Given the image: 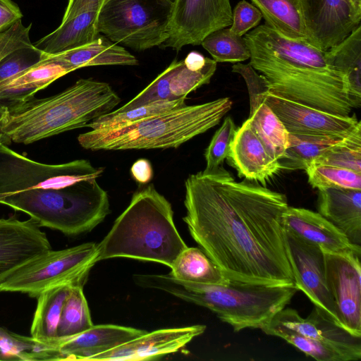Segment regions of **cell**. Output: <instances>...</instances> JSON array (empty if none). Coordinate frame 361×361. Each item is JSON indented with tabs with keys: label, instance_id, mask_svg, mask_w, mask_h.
Wrapping results in <instances>:
<instances>
[{
	"label": "cell",
	"instance_id": "6da1fadb",
	"mask_svg": "<svg viewBox=\"0 0 361 361\" xmlns=\"http://www.w3.org/2000/svg\"><path fill=\"white\" fill-rule=\"evenodd\" d=\"M183 217L200 248L229 279L295 285L286 244V195L236 181L223 166L185 181Z\"/></svg>",
	"mask_w": 361,
	"mask_h": 361
},
{
	"label": "cell",
	"instance_id": "7a4b0ae2",
	"mask_svg": "<svg viewBox=\"0 0 361 361\" xmlns=\"http://www.w3.org/2000/svg\"><path fill=\"white\" fill-rule=\"evenodd\" d=\"M243 38L249 63L267 78L271 92L332 114L350 115L344 78L329 64L325 51L286 37L266 23Z\"/></svg>",
	"mask_w": 361,
	"mask_h": 361
},
{
	"label": "cell",
	"instance_id": "3957f363",
	"mask_svg": "<svg viewBox=\"0 0 361 361\" xmlns=\"http://www.w3.org/2000/svg\"><path fill=\"white\" fill-rule=\"evenodd\" d=\"M138 286L162 290L209 309L238 332L262 329L290 303L295 285H272L229 279L226 285L187 282L169 274H135Z\"/></svg>",
	"mask_w": 361,
	"mask_h": 361
},
{
	"label": "cell",
	"instance_id": "277c9868",
	"mask_svg": "<svg viewBox=\"0 0 361 361\" xmlns=\"http://www.w3.org/2000/svg\"><path fill=\"white\" fill-rule=\"evenodd\" d=\"M121 101L109 83L80 78L54 95L33 97L8 109L1 130L11 142L31 144L87 127L93 120L114 110Z\"/></svg>",
	"mask_w": 361,
	"mask_h": 361
},
{
	"label": "cell",
	"instance_id": "5b68a950",
	"mask_svg": "<svg viewBox=\"0 0 361 361\" xmlns=\"http://www.w3.org/2000/svg\"><path fill=\"white\" fill-rule=\"evenodd\" d=\"M187 247L174 224L171 203L151 184L134 192L97 245V262L127 257L171 267Z\"/></svg>",
	"mask_w": 361,
	"mask_h": 361
},
{
	"label": "cell",
	"instance_id": "8992f818",
	"mask_svg": "<svg viewBox=\"0 0 361 361\" xmlns=\"http://www.w3.org/2000/svg\"><path fill=\"white\" fill-rule=\"evenodd\" d=\"M232 104L229 97L185 104L116 129L90 130L78 141L92 151L177 148L217 126Z\"/></svg>",
	"mask_w": 361,
	"mask_h": 361
},
{
	"label": "cell",
	"instance_id": "52a82bcc",
	"mask_svg": "<svg viewBox=\"0 0 361 361\" xmlns=\"http://www.w3.org/2000/svg\"><path fill=\"white\" fill-rule=\"evenodd\" d=\"M1 203L30 216L39 226L66 235L90 232L110 214L108 194L96 178L61 189H34L10 195Z\"/></svg>",
	"mask_w": 361,
	"mask_h": 361
},
{
	"label": "cell",
	"instance_id": "ba28073f",
	"mask_svg": "<svg viewBox=\"0 0 361 361\" xmlns=\"http://www.w3.org/2000/svg\"><path fill=\"white\" fill-rule=\"evenodd\" d=\"M171 4L164 0H109L99 10L97 27L111 42L137 51L168 39Z\"/></svg>",
	"mask_w": 361,
	"mask_h": 361
},
{
	"label": "cell",
	"instance_id": "9c48e42d",
	"mask_svg": "<svg viewBox=\"0 0 361 361\" xmlns=\"http://www.w3.org/2000/svg\"><path fill=\"white\" fill-rule=\"evenodd\" d=\"M97 245L90 242L59 250L50 249L15 270L1 284L0 291L37 298L58 285H84L97 262Z\"/></svg>",
	"mask_w": 361,
	"mask_h": 361
},
{
	"label": "cell",
	"instance_id": "30bf717a",
	"mask_svg": "<svg viewBox=\"0 0 361 361\" xmlns=\"http://www.w3.org/2000/svg\"><path fill=\"white\" fill-rule=\"evenodd\" d=\"M103 167H94L89 160L76 159L59 164H47L28 159L0 145V200L34 189H61L79 181L97 178Z\"/></svg>",
	"mask_w": 361,
	"mask_h": 361
},
{
	"label": "cell",
	"instance_id": "8fae6325",
	"mask_svg": "<svg viewBox=\"0 0 361 361\" xmlns=\"http://www.w3.org/2000/svg\"><path fill=\"white\" fill-rule=\"evenodd\" d=\"M216 66L213 59L191 51L183 60H174L134 98L112 112L121 113L158 100L187 98L190 92L209 83Z\"/></svg>",
	"mask_w": 361,
	"mask_h": 361
},
{
	"label": "cell",
	"instance_id": "7c38bea8",
	"mask_svg": "<svg viewBox=\"0 0 361 361\" xmlns=\"http://www.w3.org/2000/svg\"><path fill=\"white\" fill-rule=\"evenodd\" d=\"M232 23L230 0H175L171 6L168 39L161 47L180 51L200 45L211 32Z\"/></svg>",
	"mask_w": 361,
	"mask_h": 361
},
{
	"label": "cell",
	"instance_id": "4fadbf2b",
	"mask_svg": "<svg viewBox=\"0 0 361 361\" xmlns=\"http://www.w3.org/2000/svg\"><path fill=\"white\" fill-rule=\"evenodd\" d=\"M326 281L341 325L361 336V264L355 252H325Z\"/></svg>",
	"mask_w": 361,
	"mask_h": 361
},
{
	"label": "cell",
	"instance_id": "5bb4252c",
	"mask_svg": "<svg viewBox=\"0 0 361 361\" xmlns=\"http://www.w3.org/2000/svg\"><path fill=\"white\" fill-rule=\"evenodd\" d=\"M285 237L288 259L298 290L303 292L314 306L341 325L327 285L324 251L318 245L296 236L286 229Z\"/></svg>",
	"mask_w": 361,
	"mask_h": 361
},
{
	"label": "cell",
	"instance_id": "9a60e30c",
	"mask_svg": "<svg viewBox=\"0 0 361 361\" xmlns=\"http://www.w3.org/2000/svg\"><path fill=\"white\" fill-rule=\"evenodd\" d=\"M307 42L324 51L336 46L355 30L361 8L352 0H301Z\"/></svg>",
	"mask_w": 361,
	"mask_h": 361
},
{
	"label": "cell",
	"instance_id": "2e32d148",
	"mask_svg": "<svg viewBox=\"0 0 361 361\" xmlns=\"http://www.w3.org/2000/svg\"><path fill=\"white\" fill-rule=\"evenodd\" d=\"M266 325L286 329L324 343L338 352L344 361L361 358V336L335 322L318 307L314 306L306 318L294 309L283 308Z\"/></svg>",
	"mask_w": 361,
	"mask_h": 361
},
{
	"label": "cell",
	"instance_id": "e0dca14e",
	"mask_svg": "<svg viewBox=\"0 0 361 361\" xmlns=\"http://www.w3.org/2000/svg\"><path fill=\"white\" fill-rule=\"evenodd\" d=\"M264 102L274 111L289 133L339 135L353 132L361 125L355 114H332L276 96L270 91Z\"/></svg>",
	"mask_w": 361,
	"mask_h": 361
},
{
	"label": "cell",
	"instance_id": "ac0fdd59",
	"mask_svg": "<svg viewBox=\"0 0 361 361\" xmlns=\"http://www.w3.org/2000/svg\"><path fill=\"white\" fill-rule=\"evenodd\" d=\"M205 330V325L196 324L146 331L134 339L92 357L89 361H140L157 359L178 351Z\"/></svg>",
	"mask_w": 361,
	"mask_h": 361
},
{
	"label": "cell",
	"instance_id": "d6986e66",
	"mask_svg": "<svg viewBox=\"0 0 361 361\" xmlns=\"http://www.w3.org/2000/svg\"><path fill=\"white\" fill-rule=\"evenodd\" d=\"M50 249L46 233L32 219H0V286L20 266Z\"/></svg>",
	"mask_w": 361,
	"mask_h": 361
},
{
	"label": "cell",
	"instance_id": "ffe728a7",
	"mask_svg": "<svg viewBox=\"0 0 361 361\" xmlns=\"http://www.w3.org/2000/svg\"><path fill=\"white\" fill-rule=\"evenodd\" d=\"M146 331L115 324L93 325L89 329L58 342L54 350V360H89L106 352Z\"/></svg>",
	"mask_w": 361,
	"mask_h": 361
},
{
	"label": "cell",
	"instance_id": "44dd1931",
	"mask_svg": "<svg viewBox=\"0 0 361 361\" xmlns=\"http://www.w3.org/2000/svg\"><path fill=\"white\" fill-rule=\"evenodd\" d=\"M239 177L265 186L280 170L250 128L248 118L238 128L226 158Z\"/></svg>",
	"mask_w": 361,
	"mask_h": 361
},
{
	"label": "cell",
	"instance_id": "7402d4cb",
	"mask_svg": "<svg viewBox=\"0 0 361 361\" xmlns=\"http://www.w3.org/2000/svg\"><path fill=\"white\" fill-rule=\"evenodd\" d=\"M283 224L285 229L318 245L323 251L361 255V246L352 243L341 230L318 212L288 206Z\"/></svg>",
	"mask_w": 361,
	"mask_h": 361
},
{
	"label": "cell",
	"instance_id": "603a6c76",
	"mask_svg": "<svg viewBox=\"0 0 361 361\" xmlns=\"http://www.w3.org/2000/svg\"><path fill=\"white\" fill-rule=\"evenodd\" d=\"M318 213L357 245L361 243V190L318 189Z\"/></svg>",
	"mask_w": 361,
	"mask_h": 361
},
{
	"label": "cell",
	"instance_id": "cb8c5ba5",
	"mask_svg": "<svg viewBox=\"0 0 361 361\" xmlns=\"http://www.w3.org/2000/svg\"><path fill=\"white\" fill-rule=\"evenodd\" d=\"M71 71L46 57L19 73L0 82V104L11 109L34 97L36 92Z\"/></svg>",
	"mask_w": 361,
	"mask_h": 361
},
{
	"label": "cell",
	"instance_id": "d4e9b609",
	"mask_svg": "<svg viewBox=\"0 0 361 361\" xmlns=\"http://www.w3.org/2000/svg\"><path fill=\"white\" fill-rule=\"evenodd\" d=\"M47 57L71 72L89 66L138 65L137 59L123 46L101 34L91 42L61 53L47 54Z\"/></svg>",
	"mask_w": 361,
	"mask_h": 361
},
{
	"label": "cell",
	"instance_id": "484cf974",
	"mask_svg": "<svg viewBox=\"0 0 361 361\" xmlns=\"http://www.w3.org/2000/svg\"><path fill=\"white\" fill-rule=\"evenodd\" d=\"M97 13L87 11L61 21L56 29L33 45L47 54H55L91 42L100 35L96 23Z\"/></svg>",
	"mask_w": 361,
	"mask_h": 361
},
{
	"label": "cell",
	"instance_id": "4316f807",
	"mask_svg": "<svg viewBox=\"0 0 361 361\" xmlns=\"http://www.w3.org/2000/svg\"><path fill=\"white\" fill-rule=\"evenodd\" d=\"M329 64L344 78L351 106H361V25L325 51Z\"/></svg>",
	"mask_w": 361,
	"mask_h": 361
},
{
	"label": "cell",
	"instance_id": "83f0119b",
	"mask_svg": "<svg viewBox=\"0 0 361 361\" xmlns=\"http://www.w3.org/2000/svg\"><path fill=\"white\" fill-rule=\"evenodd\" d=\"M74 285L78 284L58 285L45 290L37 297V307L30 328L31 337L53 349V353L62 308Z\"/></svg>",
	"mask_w": 361,
	"mask_h": 361
},
{
	"label": "cell",
	"instance_id": "f1b7e54d",
	"mask_svg": "<svg viewBox=\"0 0 361 361\" xmlns=\"http://www.w3.org/2000/svg\"><path fill=\"white\" fill-rule=\"evenodd\" d=\"M251 1L261 12L265 23L274 30L286 37L307 42V32L301 0Z\"/></svg>",
	"mask_w": 361,
	"mask_h": 361
},
{
	"label": "cell",
	"instance_id": "f546056e",
	"mask_svg": "<svg viewBox=\"0 0 361 361\" xmlns=\"http://www.w3.org/2000/svg\"><path fill=\"white\" fill-rule=\"evenodd\" d=\"M353 132L326 135L289 133L285 155L279 160L281 169L306 170L313 161L344 140Z\"/></svg>",
	"mask_w": 361,
	"mask_h": 361
},
{
	"label": "cell",
	"instance_id": "4dcf8cb0",
	"mask_svg": "<svg viewBox=\"0 0 361 361\" xmlns=\"http://www.w3.org/2000/svg\"><path fill=\"white\" fill-rule=\"evenodd\" d=\"M169 274L187 282L226 285L228 279L215 263L198 247L184 249L171 265Z\"/></svg>",
	"mask_w": 361,
	"mask_h": 361
},
{
	"label": "cell",
	"instance_id": "1f68e13d",
	"mask_svg": "<svg viewBox=\"0 0 361 361\" xmlns=\"http://www.w3.org/2000/svg\"><path fill=\"white\" fill-rule=\"evenodd\" d=\"M248 120L269 156L277 161L282 159L288 147L289 133L269 106L265 102L262 103Z\"/></svg>",
	"mask_w": 361,
	"mask_h": 361
},
{
	"label": "cell",
	"instance_id": "d6a6232c",
	"mask_svg": "<svg viewBox=\"0 0 361 361\" xmlns=\"http://www.w3.org/2000/svg\"><path fill=\"white\" fill-rule=\"evenodd\" d=\"M82 287V284L73 286L64 302L55 346L58 342L76 336L94 325Z\"/></svg>",
	"mask_w": 361,
	"mask_h": 361
},
{
	"label": "cell",
	"instance_id": "836d02e7",
	"mask_svg": "<svg viewBox=\"0 0 361 361\" xmlns=\"http://www.w3.org/2000/svg\"><path fill=\"white\" fill-rule=\"evenodd\" d=\"M185 100L186 98L175 100H158L118 114L111 111L93 120L87 127L90 130H99L116 129L154 115L185 106Z\"/></svg>",
	"mask_w": 361,
	"mask_h": 361
},
{
	"label": "cell",
	"instance_id": "e575fe53",
	"mask_svg": "<svg viewBox=\"0 0 361 361\" xmlns=\"http://www.w3.org/2000/svg\"><path fill=\"white\" fill-rule=\"evenodd\" d=\"M216 62L240 63L250 58V52L243 37L224 27L209 34L200 44Z\"/></svg>",
	"mask_w": 361,
	"mask_h": 361
},
{
	"label": "cell",
	"instance_id": "d590c367",
	"mask_svg": "<svg viewBox=\"0 0 361 361\" xmlns=\"http://www.w3.org/2000/svg\"><path fill=\"white\" fill-rule=\"evenodd\" d=\"M311 164L339 167L361 173V126Z\"/></svg>",
	"mask_w": 361,
	"mask_h": 361
},
{
	"label": "cell",
	"instance_id": "8d00e7d4",
	"mask_svg": "<svg viewBox=\"0 0 361 361\" xmlns=\"http://www.w3.org/2000/svg\"><path fill=\"white\" fill-rule=\"evenodd\" d=\"M50 348L0 327V354L3 360H47Z\"/></svg>",
	"mask_w": 361,
	"mask_h": 361
},
{
	"label": "cell",
	"instance_id": "74e56055",
	"mask_svg": "<svg viewBox=\"0 0 361 361\" xmlns=\"http://www.w3.org/2000/svg\"><path fill=\"white\" fill-rule=\"evenodd\" d=\"M305 171L308 176V182L314 188L361 190V173L320 164H311Z\"/></svg>",
	"mask_w": 361,
	"mask_h": 361
},
{
	"label": "cell",
	"instance_id": "f35d334b",
	"mask_svg": "<svg viewBox=\"0 0 361 361\" xmlns=\"http://www.w3.org/2000/svg\"><path fill=\"white\" fill-rule=\"evenodd\" d=\"M261 329L267 335L285 340L306 355L312 357L316 360L344 361L343 357L331 347L295 331L268 325H265Z\"/></svg>",
	"mask_w": 361,
	"mask_h": 361
},
{
	"label": "cell",
	"instance_id": "ab89813d",
	"mask_svg": "<svg viewBox=\"0 0 361 361\" xmlns=\"http://www.w3.org/2000/svg\"><path fill=\"white\" fill-rule=\"evenodd\" d=\"M237 129L233 118L231 116L226 117L205 150L206 168L204 170L212 171L223 166L224 160L229 154Z\"/></svg>",
	"mask_w": 361,
	"mask_h": 361
},
{
	"label": "cell",
	"instance_id": "60d3db41",
	"mask_svg": "<svg viewBox=\"0 0 361 361\" xmlns=\"http://www.w3.org/2000/svg\"><path fill=\"white\" fill-rule=\"evenodd\" d=\"M46 55L34 45L10 52L0 60V82L35 66L42 61Z\"/></svg>",
	"mask_w": 361,
	"mask_h": 361
},
{
	"label": "cell",
	"instance_id": "b9f144b4",
	"mask_svg": "<svg viewBox=\"0 0 361 361\" xmlns=\"http://www.w3.org/2000/svg\"><path fill=\"white\" fill-rule=\"evenodd\" d=\"M232 71L240 74L246 82L250 95V114H251L262 103L264 102L265 97L270 91L269 82L250 63H236L232 66Z\"/></svg>",
	"mask_w": 361,
	"mask_h": 361
},
{
	"label": "cell",
	"instance_id": "7bdbcfd3",
	"mask_svg": "<svg viewBox=\"0 0 361 361\" xmlns=\"http://www.w3.org/2000/svg\"><path fill=\"white\" fill-rule=\"evenodd\" d=\"M262 15L253 4L245 0L240 1L232 11V23L230 30L235 35L243 37L261 21Z\"/></svg>",
	"mask_w": 361,
	"mask_h": 361
},
{
	"label": "cell",
	"instance_id": "ee69618b",
	"mask_svg": "<svg viewBox=\"0 0 361 361\" xmlns=\"http://www.w3.org/2000/svg\"><path fill=\"white\" fill-rule=\"evenodd\" d=\"M31 27L32 23L24 25L21 19L0 33V60L17 49L33 45L30 38Z\"/></svg>",
	"mask_w": 361,
	"mask_h": 361
},
{
	"label": "cell",
	"instance_id": "f6af8a7d",
	"mask_svg": "<svg viewBox=\"0 0 361 361\" xmlns=\"http://www.w3.org/2000/svg\"><path fill=\"white\" fill-rule=\"evenodd\" d=\"M109 0H68L61 21L74 18L78 14L87 11H98ZM172 5L175 0H164Z\"/></svg>",
	"mask_w": 361,
	"mask_h": 361
},
{
	"label": "cell",
	"instance_id": "bcb514c9",
	"mask_svg": "<svg viewBox=\"0 0 361 361\" xmlns=\"http://www.w3.org/2000/svg\"><path fill=\"white\" fill-rule=\"evenodd\" d=\"M23 18L18 6L12 0H0V33Z\"/></svg>",
	"mask_w": 361,
	"mask_h": 361
},
{
	"label": "cell",
	"instance_id": "7dc6e473",
	"mask_svg": "<svg viewBox=\"0 0 361 361\" xmlns=\"http://www.w3.org/2000/svg\"><path fill=\"white\" fill-rule=\"evenodd\" d=\"M130 174L138 183L145 185L149 183L153 177V169L150 161L143 158L137 159L130 168Z\"/></svg>",
	"mask_w": 361,
	"mask_h": 361
},
{
	"label": "cell",
	"instance_id": "c3c4849f",
	"mask_svg": "<svg viewBox=\"0 0 361 361\" xmlns=\"http://www.w3.org/2000/svg\"><path fill=\"white\" fill-rule=\"evenodd\" d=\"M8 113V109L0 104V145L3 144L8 145L11 142V140L1 130V124L6 118Z\"/></svg>",
	"mask_w": 361,
	"mask_h": 361
},
{
	"label": "cell",
	"instance_id": "681fc988",
	"mask_svg": "<svg viewBox=\"0 0 361 361\" xmlns=\"http://www.w3.org/2000/svg\"><path fill=\"white\" fill-rule=\"evenodd\" d=\"M354 4L359 8H361V0H352Z\"/></svg>",
	"mask_w": 361,
	"mask_h": 361
},
{
	"label": "cell",
	"instance_id": "f907efd6",
	"mask_svg": "<svg viewBox=\"0 0 361 361\" xmlns=\"http://www.w3.org/2000/svg\"><path fill=\"white\" fill-rule=\"evenodd\" d=\"M0 360H3V358H2L1 355V354H0Z\"/></svg>",
	"mask_w": 361,
	"mask_h": 361
}]
</instances>
